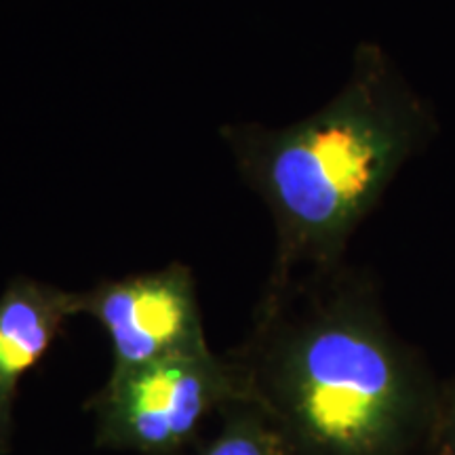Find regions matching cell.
<instances>
[{
  "label": "cell",
  "instance_id": "cell-2",
  "mask_svg": "<svg viewBox=\"0 0 455 455\" xmlns=\"http://www.w3.org/2000/svg\"><path fill=\"white\" fill-rule=\"evenodd\" d=\"M435 133V110L375 43L358 44L346 83L310 116L284 127H221L238 173L275 224L264 291L346 264L352 236Z\"/></svg>",
  "mask_w": 455,
  "mask_h": 455
},
{
  "label": "cell",
  "instance_id": "cell-3",
  "mask_svg": "<svg viewBox=\"0 0 455 455\" xmlns=\"http://www.w3.org/2000/svg\"><path fill=\"white\" fill-rule=\"evenodd\" d=\"M247 398V379L235 356L209 350L110 373L87 409L100 449L186 455L203 441L213 415Z\"/></svg>",
  "mask_w": 455,
  "mask_h": 455
},
{
  "label": "cell",
  "instance_id": "cell-1",
  "mask_svg": "<svg viewBox=\"0 0 455 455\" xmlns=\"http://www.w3.org/2000/svg\"><path fill=\"white\" fill-rule=\"evenodd\" d=\"M230 355L291 455H424L441 386L348 264L264 291Z\"/></svg>",
  "mask_w": 455,
  "mask_h": 455
},
{
  "label": "cell",
  "instance_id": "cell-5",
  "mask_svg": "<svg viewBox=\"0 0 455 455\" xmlns=\"http://www.w3.org/2000/svg\"><path fill=\"white\" fill-rule=\"evenodd\" d=\"M78 310V291L15 276L0 293V455L13 449L15 403L21 379L47 356Z\"/></svg>",
  "mask_w": 455,
  "mask_h": 455
},
{
  "label": "cell",
  "instance_id": "cell-6",
  "mask_svg": "<svg viewBox=\"0 0 455 455\" xmlns=\"http://www.w3.org/2000/svg\"><path fill=\"white\" fill-rule=\"evenodd\" d=\"M186 455H291L268 415L253 401H236L220 413V428Z\"/></svg>",
  "mask_w": 455,
  "mask_h": 455
},
{
  "label": "cell",
  "instance_id": "cell-4",
  "mask_svg": "<svg viewBox=\"0 0 455 455\" xmlns=\"http://www.w3.org/2000/svg\"><path fill=\"white\" fill-rule=\"evenodd\" d=\"M78 310L95 318L110 339V373L212 350L195 275L180 261L78 291Z\"/></svg>",
  "mask_w": 455,
  "mask_h": 455
},
{
  "label": "cell",
  "instance_id": "cell-7",
  "mask_svg": "<svg viewBox=\"0 0 455 455\" xmlns=\"http://www.w3.org/2000/svg\"><path fill=\"white\" fill-rule=\"evenodd\" d=\"M424 455H455V379L441 386Z\"/></svg>",
  "mask_w": 455,
  "mask_h": 455
}]
</instances>
